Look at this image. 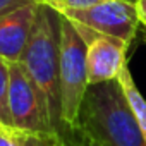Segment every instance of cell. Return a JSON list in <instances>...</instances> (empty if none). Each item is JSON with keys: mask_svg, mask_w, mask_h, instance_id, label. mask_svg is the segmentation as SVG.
<instances>
[{"mask_svg": "<svg viewBox=\"0 0 146 146\" xmlns=\"http://www.w3.org/2000/svg\"><path fill=\"white\" fill-rule=\"evenodd\" d=\"M41 2L52 5L53 9H57L58 12H65V11H81V9H88L93 7L103 0H41Z\"/></svg>", "mask_w": 146, "mask_h": 146, "instance_id": "8fae6325", "label": "cell"}, {"mask_svg": "<svg viewBox=\"0 0 146 146\" xmlns=\"http://www.w3.org/2000/svg\"><path fill=\"white\" fill-rule=\"evenodd\" d=\"M90 86L86 43L70 19L62 14L60 23V96H62V124L78 127L79 110ZM62 129V131H64Z\"/></svg>", "mask_w": 146, "mask_h": 146, "instance_id": "3957f363", "label": "cell"}, {"mask_svg": "<svg viewBox=\"0 0 146 146\" xmlns=\"http://www.w3.org/2000/svg\"><path fill=\"white\" fill-rule=\"evenodd\" d=\"M144 41H146V36H144Z\"/></svg>", "mask_w": 146, "mask_h": 146, "instance_id": "2e32d148", "label": "cell"}, {"mask_svg": "<svg viewBox=\"0 0 146 146\" xmlns=\"http://www.w3.org/2000/svg\"><path fill=\"white\" fill-rule=\"evenodd\" d=\"M38 2L0 17V57L9 64L21 62L31 40Z\"/></svg>", "mask_w": 146, "mask_h": 146, "instance_id": "52a82bcc", "label": "cell"}, {"mask_svg": "<svg viewBox=\"0 0 146 146\" xmlns=\"http://www.w3.org/2000/svg\"><path fill=\"white\" fill-rule=\"evenodd\" d=\"M16 139L19 146H64L62 136L58 132H43V134L16 132Z\"/></svg>", "mask_w": 146, "mask_h": 146, "instance_id": "30bf717a", "label": "cell"}, {"mask_svg": "<svg viewBox=\"0 0 146 146\" xmlns=\"http://www.w3.org/2000/svg\"><path fill=\"white\" fill-rule=\"evenodd\" d=\"M119 83H120V86H122V90H124V93L129 100V105H131V108H132V112L137 119L139 129H141V132L146 139V100H144V96L141 95L139 88L136 86V83L132 79L129 65H125L122 69L120 76H119Z\"/></svg>", "mask_w": 146, "mask_h": 146, "instance_id": "ba28073f", "label": "cell"}, {"mask_svg": "<svg viewBox=\"0 0 146 146\" xmlns=\"http://www.w3.org/2000/svg\"><path fill=\"white\" fill-rule=\"evenodd\" d=\"M134 5H136V11H137L139 24L146 29V0H134Z\"/></svg>", "mask_w": 146, "mask_h": 146, "instance_id": "9a60e30c", "label": "cell"}, {"mask_svg": "<svg viewBox=\"0 0 146 146\" xmlns=\"http://www.w3.org/2000/svg\"><path fill=\"white\" fill-rule=\"evenodd\" d=\"M60 23L62 14L40 0L31 40L21 58L26 72L46 96L50 119L58 134L64 129L60 96Z\"/></svg>", "mask_w": 146, "mask_h": 146, "instance_id": "7a4b0ae2", "label": "cell"}, {"mask_svg": "<svg viewBox=\"0 0 146 146\" xmlns=\"http://www.w3.org/2000/svg\"><path fill=\"white\" fill-rule=\"evenodd\" d=\"M9 113L16 132H57L50 119L46 96L31 79L21 62L11 64Z\"/></svg>", "mask_w": 146, "mask_h": 146, "instance_id": "277c9868", "label": "cell"}, {"mask_svg": "<svg viewBox=\"0 0 146 146\" xmlns=\"http://www.w3.org/2000/svg\"><path fill=\"white\" fill-rule=\"evenodd\" d=\"M78 129L93 146H146L119 79L88 86Z\"/></svg>", "mask_w": 146, "mask_h": 146, "instance_id": "6da1fadb", "label": "cell"}, {"mask_svg": "<svg viewBox=\"0 0 146 146\" xmlns=\"http://www.w3.org/2000/svg\"><path fill=\"white\" fill-rule=\"evenodd\" d=\"M60 14L91 31L115 36L127 43L136 38L139 28L134 0H103L88 9L65 11Z\"/></svg>", "mask_w": 146, "mask_h": 146, "instance_id": "5b68a950", "label": "cell"}, {"mask_svg": "<svg viewBox=\"0 0 146 146\" xmlns=\"http://www.w3.org/2000/svg\"><path fill=\"white\" fill-rule=\"evenodd\" d=\"M76 29L86 43V64H88V81L90 84H100L107 81L119 79L122 69L127 65L125 55L131 43L91 31L81 24H76Z\"/></svg>", "mask_w": 146, "mask_h": 146, "instance_id": "8992f818", "label": "cell"}, {"mask_svg": "<svg viewBox=\"0 0 146 146\" xmlns=\"http://www.w3.org/2000/svg\"><path fill=\"white\" fill-rule=\"evenodd\" d=\"M9 84H11V64L0 57V125L12 131L9 113Z\"/></svg>", "mask_w": 146, "mask_h": 146, "instance_id": "9c48e42d", "label": "cell"}, {"mask_svg": "<svg viewBox=\"0 0 146 146\" xmlns=\"http://www.w3.org/2000/svg\"><path fill=\"white\" fill-rule=\"evenodd\" d=\"M60 136H62L64 146H93L78 127H72V129L70 127H65L60 132Z\"/></svg>", "mask_w": 146, "mask_h": 146, "instance_id": "7c38bea8", "label": "cell"}, {"mask_svg": "<svg viewBox=\"0 0 146 146\" xmlns=\"http://www.w3.org/2000/svg\"><path fill=\"white\" fill-rule=\"evenodd\" d=\"M36 2H40V0H0V17L16 11V9L26 7V5L36 4Z\"/></svg>", "mask_w": 146, "mask_h": 146, "instance_id": "4fadbf2b", "label": "cell"}, {"mask_svg": "<svg viewBox=\"0 0 146 146\" xmlns=\"http://www.w3.org/2000/svg\"><path fill=\"white\" fill-rule=\"evenodd\" d=\"M0 146H19L16 139V132L11 129H4L0 125Z\"/></svg>", "mask_w": 146, "mask_h": 146, "instance_id": "5bb4252c", "label": "cell"}]
</instances>
